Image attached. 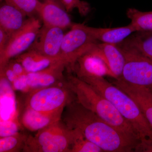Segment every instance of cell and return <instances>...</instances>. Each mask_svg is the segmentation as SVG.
Segmentation results:
<instances>
[{
  "label": "cell",
  "instance_id": "obj_25",
  "mask_svg": "<svg viewBox=\"0 0 152 152\" xmlns=\"http://www.w3.org/2000/svg\"><path fill=\"white\" fill-rule=\"evenodd\" d=\"M19 127L17 123L13 120H8L1 122L0 137L12 135L19 132Z\"/></svg>",
  "mask_w": 152,
  "mask_h": 152
},
{
  "label": "cell",
  "instance_id": "obj_16",
  "mask_svg": "<svg viewBox=\"0 0 152 152\" xmlns=\"http://www.w3.org/2000/svg\"><path fill=\"white\" fill-rule=\"evenodd\" d=\"M85 27L98 42L114 45L122 42L136 32L135 29L131 23L125 26L117 28H94L86 25Z\"/></svg>",
  "mask_w": 152,
  "mask_h": 152
},
{
  "label": "cell",
  "instance_id": "obj_1",
  "mask_svg": "<svg viewBox=\"0 0 152 152\" xmlns=\"http://www.w3.org/2000/svg\"><path fill=\"white\" fill-rule=\"evenodd\" d=\"M61 120L104 152H138L137 145L77 100L66 106Z\"/></svg>",
  "mask_w": 152,
  "mask_h": 152
},
{
  "label": "cell",
  "instance_id": "obj_8",
  "mask_svg": "<svg viewBox=\"0 0 152 152\" xmlns=\"http://www.w3.org/2000/svg\"><path fill=\"white\" fill-rule=\"evenodd\" d=\"M42 26L40 20L37 17L28 18L23 26L10 37L4 51L0 55V72L10 60L30 48Z\"/></svg>",
  "mask_w": 152,
  "mask_h": 152
},
{
  "label": "cell",
  "instance_id": "obj_24",
  "mask_svg": "<svg viewBox=\"0 0 152 152\" xmlns=\"http://www.w3.org/2000/svg\"><path fill=\"white\" fill-rule=\"evenodd\" d=\"M67 12L77 9L82 17L87 16L91 12V7L89 3L82 0H61Z\"/></svg>",
  "mask_w": 152,
  "mask_h": 152
},
{
  "label": "cell",
  "instance_id": "obj_26",
  "mask_svg": "<svg viewBox=\"0 0 152 152\" xmlns=\"http://www.w3.org/2000/svg\"><path fill=\"white\" fill-rule=\"evenodd\" d=\"M27 74L18 76L14 82L11 84L13 89L27 93L30 91Z\"/></svg>",
  "mask_w": 152,
  "mask_h": 152
},
{
  "label": "cell",
  "instance_id": "obj_27",
  "mask_svg": "<svg viewBox=\"0 0 152 152\" xmlns=\"http://www.w3.org/2000/svg\"><path fill=\"white\" fill-rule=\"evenodd\" d=\"M6 66L10 68L18 76L28 73L21 64L14 58L10 60Z\"/></svg>",
  "mask_w": 152,
  "mask_h": 152
},
{
  "label": "cell",
  "instance_id": "obj_23",
  "mask_svg": "<svg viewBox=\"0 0 152 152\" xmlns=\"http://www.w3.org/2000/svg\"><path fill=\"white\" fill-rule=\"evenodd\" d=\"M72 130L73 139L70 152H104L99 147L86 138L77 131Z\"/></svg>",
  "mask_w": 152,
  "mask_h": 152
},
{
  "label": "cell",
  "instance_id": "obj_7",
  "mask_svg": "<svg viewBox=\"0 0 152 152\" xmlns=\"http://www.w3.org/2000/svg\"><path fill=\"white\" fill-rule=\"evenodd\" d=\"M99 43L91 35L83 24L74 23L65 34L61 49V59L67 65L68 71L73 72L80 57L91 50Z\"/></svg>",
  "mask_w": 152,
  "mask_h": 152
},
{
  "label": "cell",
  "instance_id": "obj_2",
  "mask_svg": "<svg viewBox=\"0 0 152 152\" xmlns=\"http://www.w3.org/2000/svg\"><path fill=\"white\" fill-rule=\"evenodd\" d=\"M91 86L116 108L137 133L140 152H152V128L135 102L122 90L104 77L79 78Z\"/></svg>",
  "mask_w": 152,
  "mask_h": 152
},
{
  "label": "cell",
  "instance_id": "obj_28",
  "mask_svg": "<svg viewBox=\"0 0 152 152\" xmlns=\"http://www.w3.org/2000/svg\"><path fill=\"white\" fill-rule=\"evenodd\" d=\"M10 39L8 35L0 28V55L4 51Z\"/></svg>",
  "mask_w": 152,
  "mask_h": 152
},
{
  "label": "cell",
  "instance_id": "obj_30",
  "mask_svg": "<svg viewBox=\"0 0 152 152\" xmlns=\"http://www.w3.org/2000/svg\"><path fill=\"white\" fill-rule=\"evenodd\" d=\"M150 89H151V91L152 92V86L151 87V88H150Z\"/></svg>",
  "mask_w": 152,
  "mask_h": 152
},
{
  "label": "cell",
  "instance_id": "obj_15",
  "mask_svg": "<svg viewBox=\"0 0 152 152\" xmlns=\"http://www.w3.org/2000/svg\"><path fill=\"white\" fill-rule=\"evenodd\" d=\"M63 111L47 113L25 108L21 117V123L28 130L38 132L61 119Z\"/></svg>",
  "mask_w": 152,
  "mask_h": 152
},
{
  "label": "cell",
  "instance_id": "obj_5",
  "mask_svg": "<svg viewBox=\"0 0 152 152\" xmlns=\"http://www.w3.org/2000/svg\"><path fill=\"white\" fill-rule=\"evenodd\" d=\"M65 81L30 91L27 93L25 108L47 113L64 111L68 104L75 100V96L66 85Z\"/></svg>",
  "mask_w": 152,
  "mask_h": 152
},
{
  "label": "cell",
  "instance_id": "obj_12",
  "mask_svg": "<svg viewBox=\"0 0 152 152\" xmlns=\"http://www.w3.org/2000/svg\"><path fill=\"white\" fill-rule=\"evenodd\" d=\"M113 84L136 102L152 128V92L150 88L130 84L121 79L115 80Z\"/></svg>",
  "mask_w": 152,
  "mask_h": 152
},
{
  "label": "cell",
  "instance_id": "obj_14",
  "mask_svg": "<svg viewBox=\"0 0 152 152\" xmlns=\"http://www.w3.org/2000/svg\"><path fill=\"white\" fill-rule=\"evenodd\" d=\"M90 51L104 60L111 72L113 78H120L122 73L125 58L117 45L98 43Z\"/></svg>",
  "mask_w": 152,
  "mask_h": 152
},
{
  "label": "cell",
  "instance_id": "obj_6",
  "mask_svg": "<svg viewBox=\"0 0 152 152\" xmlns=\"http://www.w3.org/2000/svg\"><path fill=\"white\" fill-rule=\"evenodd\" d=\"M122 52L125 64L120 78L130 84L151 88L152 61L124 41L117 45Z\"/></svg>",
  "mask_w": 152,
  "mask_h": 152
},
{
  "label": "cell",
  "instance_id": "obj_11",
  "mask_svg": "<svg viewBox=\"0 0 152 152\" xmlns=\"http://www.w3.org/2000/svg\"><path fill=\"white\" fill-rule=\"evenodd\" d=\"M73 72L79 78L105 76L113 78L104 60L90 51L79 58L75 65Z\"/></svg>",
  "mask_w": 152,
  "mask_h": 152
},
{
  "label": "cell",
  "instance_id": "obj_18",
  "mask_svg": "<svg viewBox=\"0 0 152 152\" xmlns=\"http://www.w3.org/2000/svg\"><path fill=\"white\" fill-rule=\"evenodd\" d=\"M14 58L21 64L28 73L43 70L56 61H59L48 58L31 49H29Z\"/></svg>",
  "mask_w": 152,
  "mask_h": 152
},
{
  "label": "cell",
  "instance_id": "obj_17",
  "mask_svg": "<svg viewBox=\"0 0 152 152\" xmlns=\"http://www.w3.org/2000/svg\"><path fill=\"white\" fill-rule=\"evenodd\" d=\"M21 11L4 2L0 7V28L11 37L24 25L27 19Z\"/></svg>",
  "mask_w": 152,
  "mask_h": 152
},
{
  "label": "cell",
  "instance_id": "obj_10",
  "mask_svg": "<svg viewBox=\"0 0 152 152\" xmlns=\"http://www.w3.org/2000/svg\"><path fill=\"white\" fill-rule=\"evenodd\" d=\"M67 68L66 63L61 60L56 61L43 70L27 74L30 91L64 83L66 77L64 73Z\"/></svg>",
  "mask_w": 152,
  "mask_h": 152
},
{
  "label": "cell",
  "instance_id": "obj_19",
  "mask_svg": "<svg viewBox=\"0 0 152 152\" xmlns=\"http://www.w3.org/2000/svg\"><path fill=\"white\" fill-rule=\"evenodd\" d=\"M152 61V31H137L124 40Z\"/></svg>",
  "mask_w": 152,
  "mask_h": 152
},
{
  "label": "cell",
  "instance_id": "obj_9",
  "mask_svg": "<svg viewBox=\"0 0 152 152\" xmlns=\"http://www.w3.org/2000/svg\"><path fill=\"white\" fill-rule=\"evenodd\" d=\"M64 30L60 28L43 25L35 40L29 49L35 50L53 59L61 60L60 55L65 35Z\"/></svg>",
  "mask_w": 152,
  "mask_h": 152
},
{
  "label": "cell",
  "instance_id": "obj_22",
  "mask_svg": "<svg viewBox=\"0 0 152 152\" xmlns=\"http://www.w3.org/2000/svg\"><path fill=\"white\" fill-rule=\"evenodd\" d=\"M24 13L28 18L39 15L42 2L39 0H3Z\"/></svg>",
  "mask_w": 152,
  "mask_h": 152
},
{
  "label": "cell",
  "instance_id": "obj_20",
  "mask_svg": "<svg viewBox=\"0 0 152 152\" xmlns=\"http://www.w3.org/2000/svg\"><path fill=\"white\" fill-rule=\"evenodd\" d=\"M126 15L137 31H152V11L142 12L135 8H129Z\"/></svg>",
  "mask_w": 152,
  "mask_h": 152
},
{
  "label": "cell",
  "instance_id": "obj_21",
  "mask_svg": "<svg viewBox=\"0 0 152 152\" xmlns=\"http://www.w3.org/2000/svg\"><path fill=\"white\" fill-rule=\"evenodd\" d=\"M28 135L18 132L12 135L1 137L0 152L23 151Z\"/></svg>",
  "mask_w": 152,
  "mask_h": 152
},
{
  "label": "cell",
  "instance_id": "obj_3",
  "mask_svg": "<svg viewBox=\"0 0 152 152\" xmlns=\"http://www.w3.org/2000/svg\"><path fill=\"white\" fill-rule=\"evenodd\" d=\"M65 83L79 103L135 143L140 151V139L137 133L107 99L77 76L69 74L66 77Z\"/></svg>",
  "mask_w": 152,
  "mask_h": 152
},
{
  "label": "cell",
  "instance_id": "obj_4",
  "mask_svg": "<svg viewBox=\"0 0 152 152\" xmlns=\"http://www.w3.org/2000/svg\"><path fill=\"white\" fill-rule=\"evenodd\" d=\"M73 131L61 119L28 135L23 152H70Z\"/></svg>",
  "mask_w": 152,
  "mask_h": 152
},
{
  "label": "cell",
  "instance_id": "obj_29",
  "mask_svg": "<svg viewBox=\"0 0 152 152\" xmlns=\"http://www.w3.org/2000/svg\"><path fill=\"white\" fill-rule=\"evenodd\" d=\"M45 1H46V0H45ZM50 1H56L58 2V0H50Z\"/></svg>",
  "mask_w": 152,
  "mask_h": 152
},
{
  "label": "cell",
  "instance_id": "obj_13",
  "mask_svg": "<svg viewBox=\"0 0 152 152\" xmlns=\"http://www.w3.org/2000/svg\"><path fill=\"white\" fill-rule=\"evenodd\" d=\"M39 16L47 26L65 30L71 28L74 24L66 11L56 1L46 0L42 3Z\"/></svg>",
  "mask_w": 152,
  "mask_h": 152
}]
</instances>
